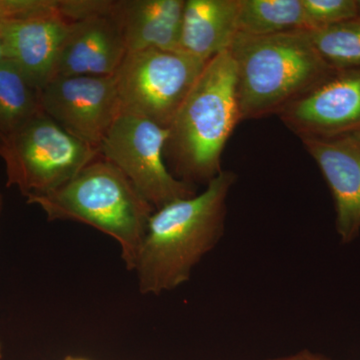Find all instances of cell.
I'll use <instances>...</instances> for the list:
<instances>
[{
  "mask_svg": "<svg viewBox=\"0 0 360 360\" xmlns=\"http://www.w3.org/2000/svg\"><path fill=\"white\" fill-rule=\"evenodd\" d=\"M236 181L234 172L222 170L202 193L153 212L134 269L141 295H160L191 279L224 236L227 198Z\"/></svg>",
  "mask_w": 360,
  "mask_h": 360,
  "instance_id": "6da1fadb",
  "label": "cell"
},
{
  "mask_svg": "<svg viewBox=\"0 0 360 360\" xmlns=\"http://www.w3.org/2000/svg\"><path fill=\"white\" fill-rule=\"evenodd\" d=\"M239 122L236 66L227 51L207 61L168 129L165 160L172 175L207 186L222 172V153Z\"/></svg>",
  "mask_w": 360,
  "mask_h": 360,
  "instance_id": "7a4b0ae2",
  "label": "cell"
},
{
  "mask_svg": "<svg viewBox=\"0 0 360 360\" xmlns=\"http://www.w3.org/2000/svg\"><path fill=\"white\" fill-rule=\"evenodd\" d=\"M49 221L89 225L115 239L125 269L134 271L155 208L120 168L98 158L56 191L30 198Z\"/></svg>",
  "mask_w": 360,
  "mask_h": 360,
  "instance_id": "3957f363",
  "label": "cell"
},
{
  "mask_svg": "<svg viewBox=\"0 0 360 360\" xmlns=\"http://www.w3.org/2000/svg\"><path fill=\"white\" fill-rule=\"evenodd\" d=\"M229 51L236 66L241 120L278 115L333 68L307 30L265 37L238 33Z\"/></svg>",
  "mask_w": 360,
  "mask_h": 360,
  "instance_id": "277c9868",
  "label": "cell"
},
{
  "mask_svg": "<svg viewBox=\"0 0 360 360\" xmlns=\"http://www.w3.org/2000/svg\"><path fill=\"white\" fill-rule=\"evenodd\" d=\"M98 156V149L68 134L44 112L23 127L0 153L7 186L18 187L26 200L63 186Z\"/></svg>",
  "mask_w": 360,
  "mask_h": 360,
  "instance_id": "5b68a950",
  "label": "cell"
},
{
  "mask_svg": "<svg viewBox=\"0 0 360 360\" xmlns=\"http://www.w3.org/2000/svg\"><path fill=\"white\" fill-rule=\"evenodd\" d=\"M206 63L180 51L127 52L115 75L120 113L169 129Z\"/></svg>",
  "mask_w": 360,
  "mask_h": 360,
  "instance_id": "8992f818",
  "label": "cell"
},
{
  "mask_svg": "<svg viewBox=\"0 0 360 360\" xmlns=\"http://www.w3.org/2000/svg\"><path fill=\"white\" fill-rule=\"evenodd\" d=\"M168 129L146 118L120 113L98 148L99 156L120 168L155 210L196 194V186L180 181L168 169Z\"/></svg>",
  "mask_w": 360,
  "mask_h": 360,
  "instance_id": "52a82bcc",
  "label": "cell"
},
{
  "mask_svg": "<svg viewBox=\"0 0 360 360\" xmlns=\"http://www.w3.org/2000/svg\"><path fill=\"white\" fill-rule=\"evenodd\" d=\"M39 99L45 115L96 149L120 115L115 75L52 78L39 89Z\"/></svg>",
  "mask_w": 360,
  "mask_h": 360,
  "instance_id": "ba28073f",
  "label": "cell"
},
{
  "mask_svg": "<svg viewBox=\"0 0 360 360\" xmlns=\"http://www.w3.org/2000/svg\"><path fill=\"white\" fill-rule=\"evenodd\" d=\"M300 141L360 130V68H333L277 115Z\"/></svg>",
  "mask_w": 360,
  "mask_h": 360,
  "instance_id": "9c48e42d",
  "label": "cell"
},
{
  "mask_svg": "<svg viewBox=\"0 0 360 360\" xmlns=\"http://www.w3.org/2000/svg\"><path fill=\"white\" fill-rule=\"evenodd\" d=\"M302 141L333 194L341 243H354L360 234V130Z\"/></svg>",
  "mask_w": 360,
  "mask_h": 360,
  "instance_id": "30bf717a",
  "label": "cell"
},
{
  "mask_svg": "<svg viewBox=\"0 0 360 360\" xmlns=\"http://www.w3.org/2000/svg\"><path fill=\"white\" fill-rule=\"evenodd\" d=\"M127 53L122 30L112 13L75 21L61 45L52 78L112 77Z\"/></svg>",
  "mask_w": 360,
  "mask_h": 360,
  "instance_id": "8fae6325",
  "label": "cell"
},
{
  "mask_svg": "<svg viewBox=\"0 0 360 360\" xmlns=\"http://www.w3.org/2000/svg\"><path fill=\"white\" fill-rule=\"evenodd\" d=\"M70 22L61 15L0 26L4 58L33 87L41 89L53 77L61 45Z\"/></svg>",
  "mask_w": 360,
  "mask_h": 360,
  "instance_id": "7c38bea8",
  "label": "cell"
},
{
  "mask_svg": "<svg viewBox=\"0 0 360 360\" xmlns=\"http://www.w3.org/2000/svg\"><path fill=\"white\" fill-rule=\"evenodd\" d=\"M186 0H116L112 16L127 52L158 49L179 51Z\"/></svg>",
  "mask_w": 360,
  "mask_h": 360,
  "instance_id": "4fadbf2b",
  "label": "cell"
},
{
  "mask_svg": "<svg viewBox=\"0 0 360 360\" xmlns=\"http://www.w3.org/2000/svg\"><path fill=\"white\" fill-rule=\"evenodd\" d=\"M240 0H186L179 51L207 63L238 34Z\"/></svg>",
  "mask_w": 360,
  "mask_h": 360,
  "instance_id": "5bb4252c",
  "label": "cell"
},
{
  "mask_svg": "<svg viewBox=\"0 0 360 360\" xmlns=\"http://www.w3.org/2000/svg\"><path fill=\"white\" fill-rule=\"evenodd\" d=\"M42 112L39 90L9 61L0 63V153L14 135Z\"/></svg>",
  "mask_w": 360,
  "mask_h": 360,
  "instance_id": "9a60e30c",
  "label": "cell"
},
{
  "mask_svg": "<svg viewBox=\"0 0 360 360\" xmlns=\"http://www.w3.org/2000/svg\"><path fill=\"white\" fill-rule=\"evenodd\" d=\"M238 27L253 37L309 32L302 0H240Z\"/></svg>",
  "mask_w": 360,
  "mask_h": 360,
  "instance_id": "2e32d148",
  "label": "cell"
},
{
  "mask_svg": "<svg viewBox=\"0 0 360 360\" xmlns=\"http://www.w3.org/2000/svg\"><path fill=\"white\" fill-rule=\"evenodd\" d=\"M309 32L315 49L331 68H360L359 20Z\"/></svg>",
  "mask_w": 360,
  "mask_h": 360,
  "instance_id": "e0dca14e",
  "label": "cell"
},
{
  "mask_svg": "<svg viewBox=\"0 0 360 360\" xmlns=\"http://www.w3.org/2000/svg\"><path fill=\"white\" fill-rule=\"evenodd\" d=\"M309 32L356 20V0H302Z\"/></svg>",
  "mask_w": 360,
  "mask_h": 360,
  "instance_id": "ac0fdd59",
  "label": "cell"
},
{
  "mask_svg": "<svg viewBox=\"0 0 360 360\" xmlns=\"http://www.w3.org/2000/svg\"><path fill=\"white\" fill-rule=\"evenodd\" d=\"M56 15L59 0H0V26Z\"/></svg>",
  "mask_w": 360,
  "mask_h": 360,
  "instance_id": "d6986e66",
  "label": "cell"
},
{
  "mask_svg": "<svg viewBox=\"0 0 360 360\" xmlns=\"http://www.w3.org/2000/svg\"><path fill=\"white\" fill-rule=\"evenodd\" d=\"M266 360H330L326 355L317 354V352H310L309 349L300 350L295 354L288 355V356L276 357V359H270Z\"/></svg>",
  "mask_w": 360,
  "mask_h": 360,
  "instance_id": "ffe728a7",
  "label": "cell"
},
{
  "mask_svg": "<svg viewBox=\"0 0 360 360\" xmlns=\"http://www.w3.org/2000/svg\"><path fill=\"white\" fill-rule=\"evenodd\" d=\"M4 60H6V58H4V47H2L1 41H0V63H4Z\"/></svg>",
  "mask_w": 360,
  "mask_h": 360,
  "instance_id": "44dd1931",
  "label": "cell"
},
{
  "mask_svg": "<svg viewBox=\"0 0 360 360\" xmlns=\"http://www.w3.org/2000/svg\"><path fill=\"white\" fill-rule=\"evenodd\" d=\"M2 208H4V196H2L1 193H0V214H1Z\"/></svg>",
  "mask_w": 360,
  "mask_h": 360,
  "instance_id": "7402d4cb",
  "label": "cell"
},
{
  "mask_svg": "<svg viewBox=\"0 0 360 360\" xmlns=\"http://www.w3.org/2000/svg\"><path fill=\"white\" fill-rule=\"evenodd\" d=\"M357 2V20H360V0H356Z\"/></svg>",
  "mask_w": 360,
  "mask_h": 360,
  "instance_id": "603a6c76",
  "label": "cell"
},
{
  "mask_svg": "<svg viewBox=\"0 0 360 360\" xmlns=\"http://www.w3.org/2000/svg\"><path fill=\"white\" fill-rule=\"evenodd\" d=\"M65 360H87L84 359H73V357H68V359H66Z\"/></svg>",
  "mask_w": 360,
  "mask_h": 360,
  "instance_id": "cb8c5ba5",
  "label": "cell"
},
{
  "mask_svg": "<svg viewBox=\"0 0 360 360\" xmlns=\"http://www.w3.org/2000/svg\"><path fill=\"white\" fill-rule=\"evenodd\" d=\"M0 359H1V345H0Z\"/></svg>",
  "mask_w": 360,
  "mask_h": 360,
  "instance_id": "d4e9b609",
  "label": "cell"
}]
</instances>
